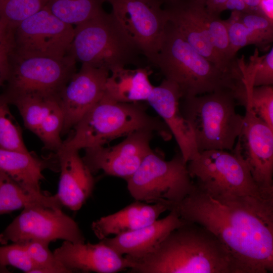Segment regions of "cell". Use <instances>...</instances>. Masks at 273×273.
<instances>
[{
	"mask_svg": "<svg viewBox=\"0 0 273 273\" xmlns=\"http://www.w3.org/2000/svg\"><path fill=\"white\" fill-rule=\"evenodd\" d=\"M46 169L59 171L56 154L41 158L34 153L0 148V171L4 172L28 192L35 194L43 193L40 182L44 178Z\"/></svg>",
	"mask_w": 273,
	"mask_h": 273,
	"instance_id": "44dd1931",
	"label": "cell"
},
{
	"mask_svg": "<svg viewBox=\"0 0 273 273\" xmlns=\"http://www.w3.org/2000/svg\"><path fill=\"white\" fill-rule=\"evenodd\" d=\"M50 0H0V22L12 30L44 8Z\"/></svg>",
	"mask_w": 273,
	"mask_h": 273,
	"instance_id": "4316f807",
	"label": "cell"
},
{
	"mask_svg": "<svg viewBox=\"0 0 273 273\" xmlns=\"http://www.w3.org/2000/svg\"><path fill=\"white\" fill-rule=\"evenodd\" d=\"M260 12L273 23V0H259Z\"/></svg>",
	"mask_w": 273,
	"mask_h": 273,
	"instance_id": "f35d334b",
	"label": "cell"
},
{
	"mask_svg": "<svg viewBox=\"0 0 273 273\" xmlns=\"http://www.w3.org/2000/svg\"><path fill=\"white\" fill-rule=\"evenodd\" d=\"M70 272L115 273L131 268L133 263L116 252L102 241L97 244L64 241L53 252Z\"/></svg>",
	"mask_w": 273,
	"mask_h": 273,
	"instance_id": "e0dca14e",
	"label": "cell"
},
{
	"mask_svg": "<svg viewBox=\"0 0 273 273\" xmlns=\"http://www.w3.org/2000/svg\"><path fill=\"white\" fill-rule=\"evenodd\" d=\"M78 152L59 150L55 153L60 172L56 194L62 205L72 211L82 207L92 194L95 186L93 173Z\"/></svg>",
	"mask_w": 273,
	"mask_h": 273,
	"instance_id": "d6986e66",
	"label": "cell"
},
{
	"mask_svg": "<svg viewBox=\"0 0 273 273\" xmlns=\"http://www.w3.org/2000/svg\"><path fill=\"white\" fill-rule=\"evenodd\" d=\"M169 209L195 222L224 245L236 273L273 272V196L211 191L195 185Z\"/></svg>",
	"mask_w": 273,
	"mask_h": 273,
	"instance_id": "6da1fadb",
	"label": "cell"
},
{
	"mask_svg": "<svg viewBox=\"0 0 273 273\" xmlns=\"http://www.w3.org/2000/svg\"><path fill=\"white\" fill-rule=\"evenodd\" d=\"M130 260L131 273H236L218 239L201 225L186 220L152 251Z\"/></svg>",
	"mask_w": 273,
	"mask_h": 273,
	"instance_id": "7a4b0ae2",
	"label": "cell"
},
{
	"mask_svg": "<svg viewBox=\"0 0 273 273\" xmlns=\"http://www.w3.org/2000/svg\"><path fill=\"white\" fill-rule=\"evenodd\" d=\"M150 72L147 67L115 69L107 79L105 95L121 103L146 101L154 86L149 79Z\"/></svg>",
	"mask_w": 273,
	"mask_h": 273,
	"instance_id": "603a6c76",
	"label": "cell"
},
{
	"mask_svg": "<svg viewBox=\"0 0 273 273\" xmlns=\"http://www.w3.org/2000/svg\"><path fill=\"white\" fill-rule=\"evenodd\" d=\"M154 65L165 79L178 86L181 98L223 89L237 95L243 84V80L223 72L196 52L169 21Z\"/></svg>",
	"mask_w": 273,
	"mask_h": 273,
	"instance_id": "277c9868",
	"label": "cell"
},
{
	"mask_svg": "<svg viewBox=\"0 0 273 273\" xmlns=\"http://www.w3.org/2000/svg\"><path fill=\"white\" fill-rule=\"evenodd\" d=\"M179 105L192 128L199 153L233 150L244 119L236 111L239 104L235 91L223 89L182 97Z\"/></svg>",
	"mask_w": 273,
	"mask_h": 273,
	"instance_id": "5b68a950",
	"label": "cell"
},
{
	"mask_svg": "<svg viewBox=\"0 0 273 273\" xmlns=\"http://www.w3.org/2000/svg\"><path fill=\"white\" fill-rule=\"evenodd\" d=\"M8 266L32 273L35 267L21 243H12L0 246V272H8Z\"/></svg>",
	"mask_w": 273,
	"mask_h": 273,
	"instance_id": "d6a6232c",
	"label": "cell"
},
{
	"mask_svg": "<svg viewBox=\"0 0 273 273\" xmlns=\"http://www.w3.org/2000/svg\"><path fill=\"white\" fill-rule=\"evenodd\" d=\"M74 128L73 134L63 142L60 150L79 151L104 146L141 129L152 130L165 140L172 136L164 121L149 114L140 102H118L105 94Z\"/></svg>",
	"mask_w": 273,
	"mask_h": 273,
	"instance_id": "3957f363",
	"label": "cell"
},
{
	"mask_svg": "<svg viewBox=\"0 0 273 273\" xmlns=\"http://www.w3.org/2000/svg\"><path fill=\"white\" fill-rule=\"evenodd\" d=\"M63 240L84 243L78 224L62 209L41 205L25 207L0 234V244L38 241L47 243Z\"/></svg>",
	"mask_w": 273,
	"mask_h": 273,
	"instance_id": "8fae6325",
	"label": "cell"
},
{
	"mask_svg": "<svg viewBox=\"0 0 273 273\" xmlns=\"http://www.w3.org/2000/svg\"><path fill=\"white\" fill-rule=\"evenodd\" d=\"M171 1H173V0H161V1L163 3V4H164V3H167L168 2H170Z\"/></svg>",
	"mask_w": 273,
	"mask_h": 273,
	"instance_id": "b9f144b4",
	"label": "cell"
},
{
	"mask_svg": "<svg viewBox=\"0 0 273 273\" xmlns=\"http://www.w3.org/2000/svg\"><path fill=\"white\" fill-rule=\"evenodd\" d=\"M166 210L167 207L161 203L150 205L135 200L119 211L93 221L91 228L101 240L111 235L117 236L147 225Z\"/></svg>",
	"mask_w": 273,
	"mask_h": 273,
	"instance_id": "7402d4cb",
	"label": "cell"
},
{
	"mask_svg": "<svg viewBox=\"0 0 273 273\" xmlns=\"http://www.w3.org/2000/svg\"><path fill=\"white\" fill-rule=\"evenodd\" d=\"M195 185L218 193L258 197L273 196L255 182L245 161L233 151L211 150L200 152L187 162Z\"/></svg>",
	"mask_w": 273,
	"mask_h": 273,
	"instance_id": "9c48e42d",
	"label": "cell"
},
{
	"mask_svg": "<svg viewBox=\"0 0 273 273\" xmlns=\"http://www.w3.org/2000/svg\"><path fill=\"white\" fill-rule=\"evenodd\" d=\"M110 71L81 64L60 94L64 121L61 135L68 133L104 96Z\"/></svg>",
	"mask_w": 273,
	"mask_h": 273,
	"instance_id": "9a60e30c",
	"label": "cell"
},
{
	"mask_svg": "<svg viewBox=\"0 0 273 273\" xmlns=\"http://www.w3.org/2000/svg\"><path fill=\"white\" fill-rule=\"evenodd\" d=\"M180 98L178 86L164 78L159 85L154 86L146 101L168 127L187 163L199 153L192 128L180 110Z\"/></svg>",
	"mask_w": 273,
	"mask_h": 273,
	"instance_id": "ac0fdd59",
	"label": "cell"
},
{
	"mask_svg": "<svg viewBox=\"0 0 273 273\" xmlns=\"http://www.w3.org/2000/svg\"><path fill=\"white\" fill-rule=\"evenodd\" d=\"M32 205L62 209L57 194L31 193L7 174L0 171V215Z\"/></svg>",
	"mask_w": 273,
	"mask_h": 273,
	"instance_id": "cb8c5ba5",
	"label": "cell"
},
{
	"mask_svg": "<svg viewBox=\"0 0 273 273\" xmlns=\"http://www.w3.org/2000/svg\"><path fill=\"white\" fill-rule=\"evenodd\" d=\"M64 121V111L59 97L40 125L36 134L42 141L46 150L56 153L61 148L63 142L61 136Z\"/></svg>",
	"mask_w": 273,
	"mask_h": 273,
	"instance_id": "83f0119b",
	"label": "cell"
},
{
	"mask_svg": "<svg viewBox=\"0 0 273 273\" xmlns=\"http://www.w3.org/2000/svg\"><path fill=\"white\" fill-rule=\"evenodd\" d=\"M164 5L168 21L189 45L223 72L241 78L239 63L232 64L218 53L192 0H173Z\"/></svg>",
	"mask_w": 273,
	"mask_h": 273,
	"instance_id": "2e32d148",
	"label": "cell"
},
{
	"mask_svg": "<svg viewBox=\"0 0 273 273\" xmlns=\"http://www.w3.org/2000/svg\"><path fill=\"white\" fill-rule=\"evenodd\" d=\"M74 34L73 25L46 6L13 29L11 51L21 57L63 58L69 54Z\"/></svg>",
	"mask_w": 273,
	"mask_h": 273,
	"instance_id": "30bf717a",
	"label": "cell"
},
{
	"mask_svg": "<svg viewBox=\"0 0 273 273\" xmlns=\"http://www.w3.org/2000/svg\"><path fill=\"white\" fill-rule=\"evenodd\" d=\"M59 96L27 95L12 100L9 105H15L19 110L26 128L36 134Z\"/></svg>",
	"mask_w": 273,
	"mask_h": 273,
	"instance_id": "484cf974",
	"label": "cell"
},
{
	"mask_svg": "<svg viewBox=\"0 0 273 273\" xmlns=\"http://www.w3.org/2000/svg\"><path fill=\"white\" fill-rule=\"evenodd\" d=\"M69 54L76 62L110 72L136 63L142 53L114 15L104 11L75 26Z\"/></svg>",
	"mask_w": 273,
	"mask_h": 273,
	"instance_id": "8992f818",
	"label": "cell"
},
{
	"mask_svg": "<svg viewBox=\"0 0 273 273\" xmlns=\"http://www.w3.org/2000/svg\"><path fill=\"white\" fill-rule=\"evenodd\" d=\"M12 44L5 45L0 48V86L4 85L8 73V54Z\"/></svg>",
	"mask_w": 273,
	"mask_h": 273,
	"instance_id": "d590c367",
	"label": "cell"
},
{
	"mask_svg": "<svg viewBox=\"0 0 273 273\" xmlns=\"http://www.w3.org/2000/svg\"><path fill=\"white\" fill-rule=\"evenodd\" d=\"M184 222L173 210L165 217L139 229L101 240L120 255L134 260L152 251L172 230Z\"/></svg>",
	"mask_w": 273,
	"mask_h": 273,
	"instance_id": "ffe728a7",
	"label": "cell"
},
{
	"mask_svg": "<svg viewBox=\"0 0 273 273\" xmlns=\"http://www.w3.org/2000/svg\"><path fill=\"white\" fill-rule=\"evenodd\" d=\"M210 13L219 15L228 0H193Z\"/></svg>",
	"mask_w": 273,
	"mask_h": 273,
	"instance_id": "8d00e7d4",
	"label": "cell"
},
{
	"mask_svg": "<svg viewBox=\"0 0 273 273\" xmlns=\"http://www.w3.org/2000/svg\"><path fill=\"white\" fill-rule=\"evenodd\" d=\"M245 108L241 131L232 151L245 161L259 187L273 194V130L255 115L249 103Z\"/></svg>",
	"mask_w": 273,
	"mask_h": 273,
	"instance_id": "4fadbf2b",
	"label": "cell"
},
{
	"mask_svg": "<svg viewBox=\"0 0 273 273\" xmlns=\"http://www.w3.org/2000/svg\"><path fill=\"white\" fill-rule=\"evenodd\" d=\"M76 65L70 54L60 58L21 57L10 49L8 76L0 95L9 104L24 95L60 96L76 72Z\"/></svg>",
	"mask_w": 273,
	"mask_h": 273,
	"instance_id": "ba28073f",
	"label": "cell"
},
{
	"mask_svg": "<svg viewBox=\"0 0 273 273\" xmlns=\"http://www.w3.org/2000/svg\"><path fill=\"white\" fill-rule=\"evenodd\" d=\"M258 50L255 49L252 61L248 66L252 75L253 86L272 85L273 48L264 56L258 57Z\"/></svg>",
	"mask_w": 273,
	"mask_h": 273,
	"instance_id": "836d02e7",
	"label": "cell"
},
{
	"mask_svg": "<svg viewBox=\"0 0 273 273\" xmlns=\"http://www.w3.org/2000/svg\"><path fill=\"white\" fill-rule=\"evenodd\" d=\"M21 243L35 267L32 273H71L50 250L48 244L38 241Z\"/></svg>",
	"mask_w": 273,
	"mask_h": 273,
	"instance_id": "4dcf8cb0",
	"label": "cell"
},
{
	"mask_svg": "<svg viewBox=\"0 0 273 273\" xmlns=\"http://www.w3.org/2000/svg\"><path fill=\"white\" fill-rule=\"evenodd\" d=\"M225 22L230 52L233 58H235L237 53L241 48L250 44L255 45L263 51L269 48L257 34L243 24L235 12H232L230 17Z\"/></svg>",
	"mask_w": 273,
	"mask_h": 273,
	"instance_id": "f546056e",
	"label": "cell"
},
{
	"mask_svg": "<svg viewBox=\"0 0 273 273\" xmlns=\"http://www.w3.org/2000/svg\"><path fill=\"white\" fill-rule=\"evenodd\" d=\"M154 133L148 129L139 130L114 146L86 148L82 158L93 173L102 170L107 175L126 180L152 150L150 143Z\"/></svg>",
	"mask_w": 273,
	"mask_h": 273,
	"instance_id": "5bb4252c",
	"label": "cell"
},
{
	"mask_svg": "<svg viewBox=\"0 0 273 273\" xmlns=\"http://www.w3.org/2000/svg\"><path fill=\"white\" fill-rule=\"evenodd\" d=\"M235 12L243 24L257 34L269 48L273 41V23L258 12Z\"/></svg>",
	"mask_w": 273,
	"mask_h": 273,
	"instance_id": "e575fe53",
	"label": "cell"
},
{
	"mask_svg": "<svg viewBox=\"0 0 273 273\" xmlns=\"http://www.w3.org/2000/svg\"><path fill=\"white\" fill-rule=\"evenodd\" d=\"M250 12H260L258 8L259 0H243Z\"/></svg>",
	"mask_w": 273,
	"mask_h": 273,
	"instance_id": "60d3db41",
	"label": "cell"
},
{
	"mask_svg": "<svg viewBox=\"0 0 273 273\" xmlns=\"http://www.w3.org/2000/svg\"><path fill=\"white\" fill-rule=\"evenodd\" d=\"M13 30L0 22V48L3 46L12 43Z\"/></svg>",
	"mask_w": 273,
	"mask_h": 273,
	"instance_id": "ab89813d",
	"label": "cell"
},
{
	"mask_svg": "<svg viewBox=\"0 0 273 273\" xmlns=\"http://www.w3.org/2000/svg\"><path fill=\"white\" fill-rule=\"evenodd\" d=\"M245 85L247 103H249L255 115L273 130L272 85L253 86L247 84Z\"/></svg>",
	"mask_w": 273,
	"mask_h": 273,
	"instance_id": "1f68e13d",
	"label": "cell"
},
{
	"mask_svg": "<svg viewBox=\"0 0 273 273\" xmlns=\"http://www.w3.org/2000/svg\"><path fill=\"white\" fill-rule=\"evenodd\" d=\"M106 1L132 41L154 64L168 21L161 0Z\"/></svg>",
	"mask_w": 273,
	"mask_h": 273,
	"instance_id": "7c38bea8",
	"label": "cell"
},
{
	"mask_svg": "<svg viewBox=\"0 0 273 273\" xmlns=\"http://www.w3.org/2000/svg\"><path fill=\"white\" fill-rule=\"evenodd\" d=\"M230 10L232 12H250L243 0H228L223 7V11Z\"/></svg>",
	"mask_w": 273,
	"mask_h": 273,
	"instance_id": "74e56055",
	"label": "cell"
},
{
	"mask_svg": "<svg viewBox=\"0 0 273 273\" xmlns=\"http://www.w3.org/2000/svg\"><path fill=\"white\" fill-rule=\"evenodd\" d=\"M105 2L106 0H50L46 7L62 21L76 26L105 11Z\"/></svg>",
	"mask_w": 273,
	"mask_h": 273,
	"instance_id": "d4e9b609",
	"label": "cell"
},
{
	"mask_svg": "<svg viewBox=\"0 0 273 273\" xmlns=\"http://www.w3.org/2000/svg\"><path fill=\"white\" fill-rule=\"evenodd\" d=\"M126 181L135 200L161 203L168 210L185 198L194 186L180 151L170 160H165L152 150Z\"/></svg>",
	"mask_w": 273,
	"mask_h": 273,
	"instance_id": "52a82bcc",
	"label": "cell"
},
{
	"mask_svg": "<svg viewBox=\"0 0 273 273\" xmlns=\"http://www.w3.org/2000/svg\"><path fill=\"white\" fill-rule=\"evenodd\" d=\"M9 106L0 95V148L29 152L24 143L21 128Z\"/></svg>",
	"mask_w": 273,
	"mask_h": 273,
	"instance_id": "f1b7e54d",
	"label": "cell"
}]
</instances>
